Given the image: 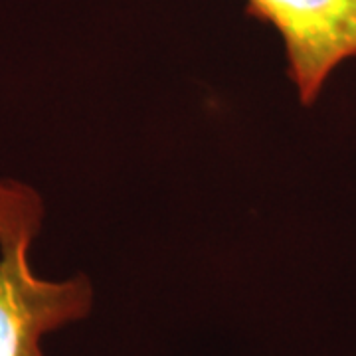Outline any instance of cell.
Here are the masks:
<instances>
[{
  "mask_svg": "<svg viewBox=\"0 0 356 356\" xmlns=\"http://www.w3.org/2000/svg\"><path fill=\"white\" fill-rule=\"evenodd\" d=\"M42 222L38 192L0 178V356H44L42 339L86 318L93 307L86 275L44 280L34 271L30 254Z\"/></svg>",
  "mask_w": 356,
  "mask_h": 356,
  "instance_id": "cell-1",
  "label": "cell"
},
{
  "mask_svg": "<svg viewBox=\"0 0 356 356\" xmlns=\"http://www.w3.org/2000/svg\"><path fill=\"white\" fill-rule=\"evenodd\" d=\"M248 13L280 34L303 105L317 102L332 74L356 58V0H248Z\"/></svg>",
  "mask_w": 356,
  "mask_h": 356,
  "instance_id": "cell-2",
  "label": "cell"
}]
</instances>
